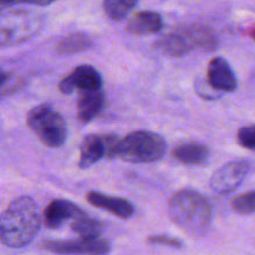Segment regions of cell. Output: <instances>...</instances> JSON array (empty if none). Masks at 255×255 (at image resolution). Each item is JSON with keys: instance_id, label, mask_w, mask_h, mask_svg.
<instances>
[{"instance_id": "obj_10", "label": "cell", "mask_w": 255, "mask_h": 255, "mask_svg": "<svg viewBox=\"0 0 255 255\" xmlns=\"http://www.w3.org/2000/svg\"><path fill=\"white\" fill-rule=\"evenodd\" d=\"M102 79L100 72L90 65L77 66L70 75L61 80L59 89L62 94H71L75 90H91L101 89Z\"/></svg>"}, {"instance_id": "obj_20", "label": "cell", "mask_w": 255, "mask_h": 255, "mask_svg": "<svg viewBox=\"0 0 255 255\" xmlns=\"http://www.w3.org/2000/svg\"><path fill=\"white\" fill-rule=\"evenodd\" d=\"M232 207L238 213H253L255 212V192H247V193L236 197L232 202Z\"/></svg>"}, {"instance_id": "obj_5", "label": "cell", "mask_w": 255, "mask_h": 255, "mask_svg": "<svg viewBox=\"0 0 255 255\" xmlns=\"http://www.w3.org/2000/svg\"><path fill=\"white\" fill-rule=\"evenodd\" d=\"M217 39L211 29L202 25H192L167 35L158 44V49L169 56H183L196 49L213 50Z\"/></svg>"}, {"instance_id": "obj_24", "label": "cell", "mask_w": 255, "mask_h": 255, "mask_svg": "<svg viewBox=\"0 0 255 255\" xmlns=\"http://www.w3.org/2000/svg\"><path fill=\"white\" fill-rule=\"evenodd\" d=\"M148 241L153 244H162V246H169L174 247V248H179L183 244L178 238H174V237L169 236H153L149 237Z\"/></svg>"}, {"instance_id": "obj_7", "label": "cell", "mask_w": 255, "mask_h": 255, "mask_svg": "<svg viewBox=\"0 0 255 255\" xmlns=\"http://www.w3.org/2000/svg\"><path fill=\"white\" fill-rule=\"evenodd\" d=\"M119 141L115 134H89L85 137L80 146V168H90L104 157L115 158Z\"/></svg>"}, {"instance_id": "obj_11", "label": "cell", "mask_w": 255, "mask_h": 255, "mask_svg": "<svg viewBox=\"0 0 255 255\" xmlns=\"http://www.w3.org/2000/svg\"><path fill=\"white\" fill-rule=\"evenodd\" d=\"M86 216L84 211L72 202L65 199H55L50 202L44 212V223L47 228L56 229L69 219H77Z\"/></svg>"}, {"instance_id": "obj_21", "label": "cell", "mask_w": 255, "mask_h": 255, "mask_svg": "<svg viewBox=\"0 0 255 255\" xmlns=\"http://www.w3.org/2000/svg\"><path fill=\"white\" fill-rule=\"evenodd\" d=\"M17 81L19 79L14 74L0 69V97L6 96L14 91L17 87Z\"/></svg>"}, {"instance_id": "obj_8", "label": "cell", "mask_w": 255, "mask_h": 255, "mask_svg": "<svg viewBox=\"0 0 255 255\" xmlns=\"http://www.w3.org/2000/svg\"><path fill=\"white\" fill-rule=\"evenodd\" d=\"M44 248L56 254L106 255L110 252V243L101 238H80L76 241L44 242Z\"/></svg>"}, {"instance_id": "obj_12", "label": "cell", "mask_w": 255, "mask_h": 255, "mask_svg": "<svg viewBox=\"0 0 255 255\" xmlns=\"http://www.w3.org/2000/svg\"><path fill=\"white\" fill-rule=\"evenodd\" d=\"M208 84L212 89L232 92L237 89V79L231 65L222 57H214L208 65Z\"/></svg>"}, {"instance_id": "obj_22", "label": "cell", "mask_w": 255, "mask_h": 255, "mask_svg": "<svg viewBox=\"0 0 255 255\" xmlns=\"http://www.w3.org/2000/svg\"><path fill=\"white\" fill-rule=\"evenodd\" d=\"M237 139L242 147L255 151V125L242 127L237 134Z\"/></svg>"}, {"instance_id": "obj_18", "label": "cell", "mask_w": 255, "mask_h": 255, "mask_svg": "<svg viewBox=\"0 0 255 255\" xmlns=\"http://www.w3.org/2000/svg\"><path fill=\"white\" fill-rule=\"evenodd\" d=\"M71 228L75 233L79 234L80 238H99L102 233V224L87 216L75 219Z\"/></svg>"}, {"instance_id": "obj_6", "label": "cell", "mask_w": 255, "mask_h": 255, "mask_svg": "<svg viewBox=\"0 0 255 255\" xmlns=\"http://www.w3.org/2000/svg\"><path fill=\"white\" fill-rule=\"evenodd\" d=\"M40 17L30 11H10L0 14V46L17 45L36 34Z\"/></svg>"}, {"instance_id": "obj_19", "label": "cell", "mask_w": 255, "mask_h": 255, "mask_svg": "<svg viewBox=\"0 0 255 255\" xmlns=\"http://www.w3.org/2000/svg\"><path fill=\"white\" fill-rule=\"evenodd\" d=\"M90 46H91V39L89 37V35L76 32V34L69 35L62 39L57 45V50L62 54H72V52L84 51Z\"/></svg>"}, {"instance_id": "obj_13", "label": "cell", "mask_w": 255, "mask_h": 255, "mask_svg": "<svg viewBox=\"0 0 255 255\" xmlns=\"http://www.w3.org/2000/svg\"><path fill=\"white\" fill-rule=\"evenodd\" d=\"M87 202L94 207L109 212V213L120 217L122 219L129 218L134 213L133 204L129 201H127V199L107 196V194L99 193V192H90V193H87Z\"/></svg>"}, {"instance_id": "obj_4", "label": "cell", "mask_w": 255, "mask_h": 255, "mask_svg": "<svg viewBox=\"0 0 255 255\" xmlns=\"http://www.w3.org/2000/svg\"><path fill=\"white\" fill-rule=\"evenodd\" d=\"M27 126L50 148H59L66 141V121L49 105L34 107L27 114Z\"/></svg>"}, {"instance_id": "obj_2", "label": "cell", "mask_w": 255, "mask_h": 255, "mask_svg": "<svg viewBox=\"0 0 255 255\" xmlns=\"http://www.w3.org/2000/svg\"><path fill=\"white\" fill-rule=\"evenodd\" d=\"M172 221L191 233H199L209 226L213 207L206 196L193 189L177 192L169 203Z\"/></svg>"}, {"instance_id": "obj_1", "label": "cell", "mask_w": 255, "mask_h": 255, "mask_svg": "<svg viewBox=\"0 0 255 255\" xmlns=\"http://www.w3.org/2000/svg\"><path fill=\"white\" fill-rule=\"evenodd\" d=\"M41 224L39 206L30 197H19L0 214V242L9 248L27 246Z\"/></svg>"}, {"instance_id": "obj_3", "label": "cell", "mask_w": 255, "mask_h": 255, "mask_svg": "<svg viewBox=\"0 0 255 255\" xmlns=\"http://www.w3.org/2000/svg\"><path fill=\"white\" fill-rule=\"evenodd\" d=\"M166 148V141L159 134L137 131L120 139L115 157L129 163H151L159 161Z\"/></svg>"}, {"instance_id": "obj_25", "label": "cell", "mask_w": 255, "mask_h": 255, "mask_svg": "<svg viewBox=\"0 0 255 255\" xmlns=\"http://www.w3.org/2000/svg\"><path fill=\"white\" fill-rule=\"evenodd\" d=\"M252 36H253V39L255 40V30L253 31V34H252Z\"/></svg>"}, {"instance_id": "obj_16", "label": "cell", "mask_w": 255, "mask_h": 255, "mask_svg": "<svg viewBox=\"0 0 255 255\" xmlns=\"http://www.w3.org/2000/svg\"><path fill=\"white\" fill-rule=\"evenodd\" d=\"M173 156L187 166H198L207 161L209 156V149L204 144L189 142L176 147Z\"/></svg>"}, {"instance_id": "obj_14", "label": "cell", "mask_w": 255, "mask_h": 255, "mask_svg": "<svg viewBox=\"0 0 255 255\" xmlns=\"http://www.w3.org/2000/svg\"><path fill=\"white\" fill-rule=\"evenodd\" d=\"M105 94L101 89L82 90L79 91V100H77V116L84 124L91 121L92 119L99 115L104 107Z\"/></svg>"}, {"instance_id": "obj_15", "label": "cell", "mask_w": 255, "mask_h": 255, "mask_svg": "<svg viewBox=\"0 0 255 255\" xmlns=\"http://www.w3.org/2000/svg\"><path fill=\"white\" fill-rule=\"evenodd\" d=\"M163 19L158 12L141 11L133 15L127 25V30L134 35H151L161 31Z\"/></svg>"}, {"instance_id": "obj_23", "label": "cell", "mask_w": 255, "mask_h": 255, "mask_svg": "<svg viewBox=\"0 0 255 255\" xmlns=\"http://www.w3.org/2000/svg\"><path fill=\"white\" fill-rule=\"evenodd\" d=\"M56 0H0V7H7L15 4H30L37 6H47Z\"/></svg>"}, {"instance_id": "obj_9", "label": "cell", "mask_w": 255, "mask_h": 255, "mask_svg": "<svg viewBox=\"0 0 255 255\" xmlns=\"http://www.w3.org/2000/svg\"><path fill=\"white\" fill-rule=\"evenodd\" d=\"M251 169L247 161H232L218 169L211 178V187L216 193L226 194L234 191L243 182Z\"/></svg>"}, {"instance_id": "obj_17", "label": "cell", "mask_w": 255, "mask_h": 255, "mask_svg": "<svg viewBox=\"0 0 255 255\" xmlns=\"http://www.w3.org/2000/svg\"><path fill=\"white\" fill-rule=\"evenodd\" d=\"M138 0H104L105 14L114 21H122L134 9Z\"/></svg>"}]
</instances>
